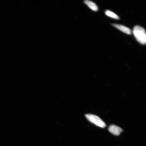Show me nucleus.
Returning a JSON list of instances; mask_svg holds the SVG:
<instances>
[{"instance_id":"obj_1","label":"nucleus","mask_w":146,"mask_h":146,"mask_svg":"<svg viewBox=\"0 0 146 146\" xmlns=\"http://www.w3.org/2000/svg\"><path fill=\"white\" fill-rule=\"evenodd\" d=\"M133 33L139 42L142 45L145 44L146 35L145 29L137 25L133 29Z\"/></svg>"},{"instance_id":"obj_2","label":"nucleus","mask_w":146,"mask_h":146,"mask_svg":"<svg viewBox=\"0 0 146 146\" xmlns=\"http://www.w3.org/2000/svg\"><path fill=\"white\" fill-rule=\"evenodd\" d=\"M85 117L89 121L98 126L102 128H104L106 124L103 120L99 117L96 115L91 114L85 115Z\"/></svg>"},{"instance_id":"obj_3","label":"nucleus","mask_w":146,"mask_h":146,"mask_svg":"<svg viewBox=\"0 0 146 146\" xmlns=\"http://www.w3.org/2000/svg\"><path fill=\"white\" fill-rule=\"evenodd\" d=\"M108 130L110 132L115 136L119 135L123 131V129L115 125H111L109 127Z\"/></svg>"},{"instance_id":"obj_4","label":"nucleus","mask_w":146,"mask_h":146,"mask_svg":"<svg viewBox=\"0 0 146 146\" xmlns=\"http://www.w3.org/2000/svg\"><path fill=\"white\" fill-rule=\"evenodd\" d=\"M112 25L118 30L127 34L131 35L132 33L131 29L124 25L116 24H114Z\"/></svg>"},{"instance_id":"obj_5","label":"nucleus","mask_w":146,"mask_h":146,"mask_svg":"<svg viewBox=\"0 0 146 146\" xmlns=\"http://www.w3.org/2000/svg\"><path fill=\"white\" fill-rule=\"evenodd\" d=\"M84 3L86 4L89 8L94 11H97L98 10V7L95 3L92 1H84Z\"/></svg>"},{"instance_id":"obj_6","label":"nucleus","mask_w":146,"mask_h":146,"mask_svg":"<svg viewBox=\"0 0 146 146\" xmlns=\"http://www.w3.org/2000/svg\"><path fill=\"white\" fill-rule=\"evenodd\" d=\"M105 14L106 15L109 16V17L114 18V19H120L118 15L110 11H106Z\"/></svg>"}]
</instances>
